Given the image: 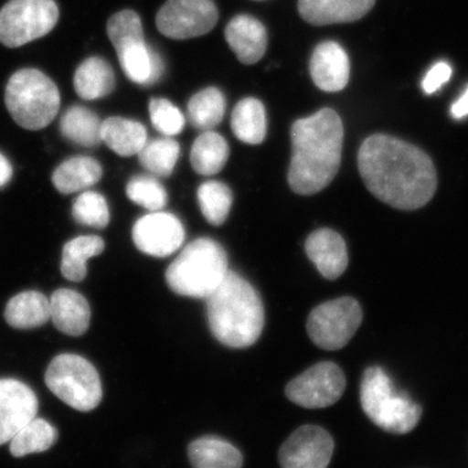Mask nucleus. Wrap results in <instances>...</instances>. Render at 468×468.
Masks as SVG:
<instances>
[{"label":"nucleus","instance_id":"cd10ccee","mask_svg":"<svg viewBox=\"0 0 468 468\" xmlns=\"http://www.w3.org/2000/svg\"><path fill=\"white\" fill-rule=\"evenodd\" d=\"M104 241L100 236H81L70 239L63 249L61 273L67 280L80 282L88 275V261L104 251Z\"/></svg>","mask_w":468,"mask_h":468},{"label":"nucleus","instance_id":"5701e85b","mask_svg":"<svg viewBox=\"0 0 468 468\" xmlns=\"http://www.w3.org/2000/svg\"><path fill=\"white\" fill-rule=\"evenodd\" d=\"M5 318L12 328H38L51 319L50 300L39 292H20L8 302Z\"/></svg>","mask_w":468,"mask_h":468},{"label":"nucleus","instance_id":"a211bd4d","mask_svg":"<svg viewBox=\"0 0 468 468\" xmlns=\"http://www.w3.org/2000/svg\"><path fill=\"white\" fill-rule=\"evenodd\" d=\"M377 0H298L304 21L315 27L358 21L371 11Z\"/></svg>","mask_w":468,"mask_h":468},{"label":"nucleus","instance_id":"4be33fe9","mask_svg":"<svg viewBox=\"0 0 468 468\" xmlns=\"http://www.w3.org/2000/svg\"><path fill=\"white\" fill-rule=\"evenodd\" d=\"M187 457L193 468H242V452L217 436L194 440L187 448Z\"/></svg>","mask_w":468,"mask_h":468},{"label":"nucleus","instance_id":"58836bf2","mask_svg":"<svg viewBox=\"0 0 468 468\" xmlns=\"http://www.w3.org/2000/svg\"><path fill=\"white\" fill-rule=\"evenodd\" d=\"M12 177V165L8 159L0 153V187L9 183Z\"/></svg>","mask_w":468,"mask_h":468},{"label":"nucleus","instance_id":"0eeeda50","mask_svg":"<svg viewBox=\"0 0 468 468\" xmlns=\"http://www.w3.org/2000/svg\"><path fill=\"white\" fill-rule=\"evenodd\" d=\"M107 34L119 57L120 66L134 84H156L165 73L158 52L144 41L143 21L131 9L117 12L107 23Z\"/></svg>","mask_w":468,"mask_h":468},{"label":"nucleus","instance_id":"473e14b6","mask_svg":"<svg viewBox=\"0 0 468 468\" xmlns=\"http://www.w3.org/2000/svg\"><path fill=\"white\" fill-rule=\"evenodd\" d=\"M203 217L212 226H221L232 207L233 196L229 186L220 181L203 183L197 192Z\"/></svg>","mask_w":468,"mask_h":468},{"label":"nucleus","instance_id":"423d86ee","mask_svg":"<svg viewBox=\"0 0 468 468\" xmlns=\"http://www.w3.org/2000/svg\"><path fill=\"white\" fill-rule=\"evenodd\" d=\"M5 106L21 128L39 131L57 117L60 110V92L41 70L21 69L9 79Z\"/></svg>","mask_w":468,"mask_h":468},{"label":"nucleus","instance_id":"6ab92c4d","mask_svg":"<svg viewBox=\"0 0 468 468\" xmlns=\"http://www.w3.org/2000/svg\"><path fill=\"white\" fill-rule=\"evenodd\" d=\"M226 39L237 58L246 66L258 63L267 51V29L260 20L249 15H239L229 21Z\"/></svg>","mask_w":468,"mask_h":468},{"label":"nucleus","instance_id":"9d476101","mask_svg":"<svg viewBox=\"0 0 468 468\" xmlns=\"http://www.w3.org/2000/svg\"><path fill=\"white\" fill-rule=\"evenodd\" d=\"M363 311L358 301L337 298L319 304L307 319L311 341L324 350H340L349 344L362 324Z\"/></svg>","mask_w":468,"mask_h":468},{"label":"nucleus","instance_id":"b1692460","mask_svg":"<svg viewBox=\"0 0 468 468\" xmlns=\"http://www.w3.org/2000/svg\"><path fill=\"white\" fill-rule=\"evenodd\" d=\"M115 81L112 67L104 58L94 57L86 58L77 68L73 84L80 98L95 101L110 95L115 89Z\"/></svg>","mask_w":468,"mask_h":468},{"label":"nucleus","instance_id":"f704fd0d","mask_svg":"<svg viewBox=\"0 0 468 468\" xmlns=\"http://www.w3.org/2000/svg\"><path fill=\"white\" fill-rule=\"evenodd\" d=\"M72 215L82 226L103 229L110 223V208L106 198L97 192H84L73 203Z\"/></svg>","mask_w":468,"mask_h":468},{"label":"nucleus","instance_id":"7c9ffc66","mask_svg":"<svg viewBox=\"0 0 468 468\" xmlns=\"http://www.w3.org/2000/svg\"><path fill=\"white\" fill-rule=\"evenodd\" d=\"M227 101L218 88H206L187 103V119L199 131H214L226 115Z\"/></svg>","mask_w":468,"mask_h":468},{"label":"nucleus","instance_id":"aec40b11","mask_svg":"<svg viewBox=\"0 0 468 468\" xmlns=\"http://www.w3.org/2000/svg\"><path fill=\"white\" fill-rule=\"evenodd\" d=\"M51 319L61 334L79 337L90 325L91 310L84 295L70 289H58L50 300Z\"/></svg>","mask_w":468,"mask_h":468},{"label":"nucleus","instance_id":"bb28decb","mask_svg":"<svg viewBox=\"0 0 468 468\" xmlns=\"http://www.w3.org/2000/svg\"><path fill=\"white\" fill-rule=\"evenodd\" d=\"M234 135L248 144H261L267 135L266 109L261 101L245 98L234 107L230 120Z\"/></svg>","mask_w":468,"mask_h":468},{"label":"nucleus","instance_id":"c85d7f7f","mask_svg":"<svg viewBox=\"0 0 468 468\" xmlns=\"http://www.w3.org/2000/svg\"><path fill=\"white\" fill-rule=\"evenodd\" d=\"M60 132L69 143L84 147L101 144V122L97 113L82 106H73L60 120Z\"/></svg>","mask_w":468,"mask_h":468},{"label":"nucleus","instance_id":"c756f323","mask_svg":"<svg viewBox=\"0 0 468 468\" xmlns=\"http://www.w3.org/2000/svg\"><path fill=\"white\" fill-rule=\"evenodd\" d=\"M57 428L42 418H34L12 437L9 452L12 457L23 458L34 452H48L57 443Z\"/></svg>","mask_w":468,"mask_h":468},{"label":"nucleus","instance_id":"4468645a","mask_svg":"<svg viewBox=\"0 0 468 468\" xmlns=\"http://www.w3.org/2000/svg\"><path fill=\"white\" fill-rule=\"evenodd\" d=\"M132 234L138 250L155 258L174 254L185 239V229L180 218L163 211L150 212L138 218Z\"/></svg>","mask_w":468,"mask_h":468},{"label":"nucleus","instance_id":"f257e3e1","mask_svg":"<svg viewBox=\"0 0 468 468\" xmlns=\"http://www.w3.org/2000/svg\"><path fill=\"white\" fill-rule=\"evenodd\" d=\"M358 168L369 192L394 208L412 211L435 196V165L423 150L387 134L368 137L360 146Z\"/></svg>","mask_w":468,"mask_h":468},{"label":"nucleus","instance_id":"1a4fd4ad","mask_svg":"<svg viewBox=\"0 0 468 468\" xmlns=\"http://www.w3.org/2000/svg\"><path fill=\"white\" fill-rule=\"evenodd\" d=\"M58 20L55 0H9L0 9V43L20 48L50 33Z\"/></svg>","mask_w":468,"mask_h":468},{"label":"nucleus","instance_id":"c9c22d12","mask_svg":"<svg viewBox=\"0 0 468 468\" xmlns=\"http://www.w3.org/2000/svg\"><path fill=\"white\" fill-rule=\"evenodd\" d=\"M150 119L154 128L165 137H174L183 132L184 113L172 101L165 98H154L150 101Z\"/></svg>","mask_w":468,"mask_h":468},{"label":"nucleus","instance_id":"dca6fc26","mask_svg":"<svg viewBox=\"0 0 468 468\" xmlns=\"http://www.w3.org/2000/svg\"><path fill=\"white\" fill-rule=\"evenodd\" d=\"M310 73L320 90H344L350 80V60L346 51L337 42L320 43L311 55Z\"/></svg>","mask_w":468,"mask_h":468},{"label":"nucleus","instance_id":"39448f33","mask_svg":"<svg viewBox=\"0 0 468 468\" xmlns=\"http://www.w3.org/2000/svg\"><path fill=\"white\" fill-rule=\"evenodd\" d=\"M360 403L372 423L394 435L411 432L423 412L408 394L394 388L389 375L381 367L366 369L360 384Z\"/></svg>","mask_w":468,"mask_h":468},{"label":"nucleus","instance_id":"7ed1b4c3","mask_svg":"<svg viewBox=\"0 0 468 468\" xmlns=\"http://www.w3.org/2000/svg\"><path fill=\"white\" fill-rule=\"evenodd\" d=\"M206 301L208 326L218 343L233 349L257 343L264 328V307L248 280L229 271Z\"/></svg>","mask_w":468,"mask_h":468},{"label":"nucleus","instance_id":"6e6552de","mask_svg":"<svg viewBox=\"0 0 468 468\" xmlns=\"http://www.w3.org/2000/svg\"><path fill=\"white\" fill-rule=\"evenodd\" d=\"M45 381L58 399L77 411H91L103 399L97 368L76 354H61L52 359Z\"/></svg>","mask_w":468,"mask_h":468},{"label":"nucleus","instance_id":"2f4dec72","mask_svg":"<svg viewBox=\"0 0 468 468\" xmlns=\"http://www.w3.org/2000/svg\"><path fill=\"white\" fill-rule=\"evenodd\" d=\"M178 158H180V144L172 137L147 141L144 149L138 154V159L144 168L158 177H169L174 174Z\"/></svg>","mask_w":468,"mask_h":468},{"label":"nucleus","instance_id":"4c0bfd02","mask_svg":"<svg viewBox=\"0 0 468 468\" xmlns=\"http://www.w3.org/2000/svg\"><path fill=\"white\" fill-rule=\"evenodd\" d=\"M452 115L455 119H462V117L468 115V89L462 95L461 100L455 101L452 106Z\"/></svg>","mask_w":468,"mask_h":468},{"label":"nucleus","instance_id":"f03ea898","mask_svg":"<svg viewBox=\"0 0 468 468\" xmlns=\"http://www.w3.org/2000/svg\"><path fill=\"white\" fill-rule=\"evenodd\" d=\"M292 155L288 172L292 190L313 196L335 180L341 165L344 125L335 111L323 109L292 125Z\"/></svg>","mask_w":468,"mask_h":468},{"label":"nucleus","instance_id":"9b49d317","mask_svg":"<svg viewBox=\"0 0 468 468\" xmlns=\"http://www.w3.org/2000/svg\"><path fill=\"white\" fill-rule=\"evenodd\" d=\"M218 18L214 0H167L156 15V27L163 36L183 41L211 32Z\"/></svg>","mask_w":468,"mask_h":468},{"label":"nucleus","instance_id":"f3484780","mask_svg":"<svg viewBox=\"0 0 468 468\" xmlns=\"http://www.w3.org/2000/svg\"><path fill=\"white\" fill-rule=\"evenodd\" d=\"M304 249L307 257L325 279H338L346 271L349 264L346 243L335 230L323 228L311 233L304 243Z\"/></svg>","mask_w":468,"mask_h":468},{"label":"nucleus","instance_id":"393cba45","mask_svg":"<svg viewBox=\"0 0 468 468\" xmlns=\"http://www.w3.org/2000/svg\"><path fill=\"white\" fill-rule=\"evenodd\" d=\"M103 169L97 160L89 156H76L61 163L54 175L52 183L58 193L73 194L94 186L101 180Z\"/></svg>","mask_w":468,"mask_h":468},{"label":"nucleus","instance_id":"72a5a7b5","mask_svg":"<svg viewBox=\"0 0 468 468\" xmlns=\"http://www.w3.org/2000/svg\"><path fill=\"white\" fill-rule=\"evenodd\" d=\"M126 196L150 212L162 211L167 206L168 194L153 176H135L126 185Z\"/></svg>","mask_w":468,"mask_h":468},{"label":"nucleus","instance_id":"2eb2a0df","mask_svg":"<svg viewBox=\"0 0 468 468\" xmlns=\"http://www.w3.org/2000/svg\"><path fill=\"white\" fill-rule=\"evenodd\" d=\"M36 393L16 378H0V445L11 441L27 423L37 417Z\"/></svg>","mask_w":468,"mask_h":468},{"label":"nucleus","instance_id":"a878e982","mask_svg":"<svg viewBox=\"0 0 468 468\" xmlns=\"http://www.w3.org/2000/svg\"><path fill=\"white\" fill-rule=\"evenodd\" d=\"M229 158V146L223 135L214 131L203 132L194 141L190 162L197 174L215 176L226 167Z\"/></svg>","mask_w":468,"mask_h":468},{"label":"nucleus","instance_id":"20e7f679","mask_svg":"<svg viewBox=\"0 0 468 468\" xmlns=\"http://www.w3.org/2000/svg\"><path fill=\"white\" fill-rule=\"evenodd\" d=\"M228 255L220 243L211 239L187 243L165 272L171 291L192 298H207L226 279Z\"/></svg>","mask_w":468,"mask_h":468},{"label":"nucleus","instance_id":"412c9836","mask_svg":"<svg viewBox=\"0 0 468 468\" xmlns=\"http://www.w3.org/2000/svg\"><path fill=\"white\" fill-rule=\"evenodd\" d=\"M101 143L117 155H138L147 143V131L141 122L124 117H110L101 122Z\"/></svg>","mask_w":468,"mask_h":468},{"label":"nucleus","instance_id":"f8f14e48","mask_svg":"<svg viewBox=\"0 0 468 468\" xmlns=\"http://www.w3.org/2000/svg\"><path fill=\"white\" fill-rule=\"evenodd\" d=\"M346 378L335 363L322 362L286 385L289 401L304 409H325L343 397Z\"/></svg>","mask_w":468,"mask_h":468},{"label":"nucleus","instance_id":"ddd939ff","mask_svg":"<svg viewBox=\"0 0 468 468\" xmlns=\"http://www.w3.org/2000/svg\"><path fill=\"white\" fill-rule=\"evenodd\" d=\"M334 452V437L324 428L300 427L280 448V467L328 468Z\"/></svg>","mask_w":468,"mask_h":468},{"label":"nucleus","instance_id":"e433bc0d","mask_svg":"<svg viewBox=\"0 0 468 468\" xmlns=\"http://www.w3.org/2000/svg\"><path fill=\"white\" fill-rule=\"evenodd\" d=\"M452 77V68L446 63H437L432 69L428 72L423 81V89L427 94H432L439 90L445 82H448Z\"/></svg>","mask_w":468,"mask_h":468}]
</instances>
